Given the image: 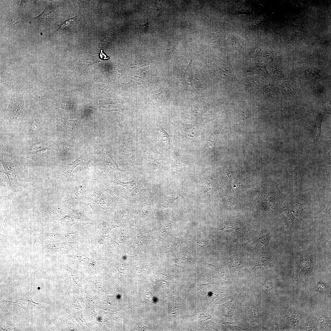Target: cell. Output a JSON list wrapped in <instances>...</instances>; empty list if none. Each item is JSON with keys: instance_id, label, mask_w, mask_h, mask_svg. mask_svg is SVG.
Listing matches in <instances>:
<instances>
[{"instance_id": "cell-1", "label": "cell", "mask_w": 331, "mask_h": 331, "mask_svg": "<svg viewBox=\"0 0 331 331\" xmlns=\"http://www.w3.org/2000/svg\"><path fill=\"white\" fill-rule=\"evenodd\" d=\"M25 91L13 93L11 96L7 110L13 123H18L20 120L21 113L24 108L23 95Z\"/></svg>"}, {"instance_id": "cell-2", "label": "cell", "mask_w": 331, "mask_h": 331, "mask_svg": "<svg viewBox=\"0 0 331 331\" xmlns=\"http://www.w3.org/2000/svg\"><path fill=\"white\" fill-rule=\"evenodd\" d=\"M4 171L1 172L5 173L7 176L10 182V187L16 188L19 185L20 179L17 169L15 164L11 162L0 160Z\"/></svg>"}, {"instance_id": "cell-3", "label": "cell", "mask_w": 331, "mask_h": 331, "mask_svg": "<svg viewBox=\"0 0 331 331\" xmlns=\"http://www.w3.org/2000/svg\"><path fill=\"white\" fill-rule=\"evenodd\" d=\"M56 118L58 127L64 132L72 135L80 134L81 120H71L66 117Z\"/></svg>"}, {"instance_id": "cell-4", "label": "cell", "mask_w": 331, "mask_h": 331, "mask_svg": "<svg viewBox=\"0 0 331 331\" xmlns=\"http://www.w3.org/2000/svg\"><path fill=\"white\" fill-rule=\"evenodd\" d=\"M90 154L89 149H86L80 157L65 167L63 172V173L67 176H70L73 169L77 166L86 162L89 158Z\"/></svg>"}, {"instance_id": "cell-5", "label": "cell", "mask_w": 331, "mask_h": 331, "mask_svg": "<svg viewBox=\"0 0 331 331\" xmlns=\"http://www.w3.org/2000/svg\"><path fill=\"white\" fill-rule=\"evenodd\" d=\"M204 123L186 124L183 125V130L187 135L191 138L197 136L203 127Z\"/></svg>"}, {"instance_id": "cell-6", "label": "cell", "mask_w": 331, "mask_h": 331, "mask_svg": "<svg viewBox=\"0 0 331 331\" xmlns=\"http://www.w3.org/2000/svg\"><path fill=\"white\" fill-rule=\"evenodd\" d=\"M123 145L122 150V154L124 156H133L132 149L129 135L125 132L123 133Z\"/></svg>"}, {"instance_id": "cell-7", "label": "cell", "mask_w": 331, "mask_h": 331, "mask_svg": "<svg viewBox=\"0 0 331 331\" xmlns=\"http://www.w3.org/2000/svg\"><path fill=\"white\" fill-rule=\"evenodd\" d=\"M271 237L270 233H267L263 234L257 239L258 245L264 251H268L269 249V242Z\"/></svg>"}, {"instance_id": "cell-8", "label": "cell", "mask_w": 331, "mask_h": 331, "mask_svg": "<svg viewBox=\"0 0 331 331\" xmlns=\"http://www.w3.org/2000/svg\"><path fill=\"white\" fill-rule=\"evenodd\" d=\"M112 182L121 185L129 191L135 192L137 191L138 188L134 180L128 182H122L116 178Z\"/></svg>"}, {"instance_id": "cell-9", "label": "cell", "mask_w": 331, "mask_h": 331, "mask_svg": "<svg viewBox=\"0 0 331 331\" xmlns=\"http://www.w3.org/2000/svg\"><path fill=\"white\" fill-rule=\"evenodd\" d=\"M111 149L108 147H106L103 151V155L105 161L110 165L116 169L119 170V168L116 162L113 160L111 155Z\"/></svg>"}, {"instance_id": "cell-10", "label": "cell", "mask_w": 331, "mask_h": 331, "mask_svg": "<svg viewBox=\"0 0 331 331\" xmlns=\"http://www.w3.org/2000/svg\"><path fill=\"white\" fill-rule=\"evenodd\" d=\"M269 258L268 255L264 253L258 255L255 260L253 270L257 267L265 265L267 263Z\"/></svg>"}, {"instance_id": "cell-11", "label": "cell", "mask_w": 331, "mask_h": 331, "mask_svg": "<svg viewBox=\"0 0 331 331\" xmlns=\"http://www.w3.org/2000/svg\"><path fill=\"white\" fill-rule=\"evenodd\" d=\"M40 121L39 119L33 120L28 127V132L30 135H33L37 133L40 130Z\"/></svg>"}, {"instance_id": "cell-12", "label": "cell", "mask_w": 331, "mask_h": 331, "mask_svg": "<svg viewBox=\"0 0 331 331\" xmlns=\"http://www.w3.org/2000/svg\"><path fill=\"white\" fill-rule=\"evenodd\" d=\"M322 116L319 115L317 117L314 127V140L316 141L320 136L321 130Z\"/></svg>"}, {"instance_id": "cell-13", "label": "cell", "mask_w": 331, "mask_h": 331, "mask_svg": "<svg viewBox=\"0 0 331 331\" xmlns=\"http://www.w3.org/2000/svg\"><path fill=\"white\" fill-rule=\"evenodd\" d=\"M54 143L57 146L58 150L61 153H67L70 150V146L65 142L57 140Z\"/></svg>"}, {"instance_id": "cell-14", "label": "cell", "mask_w": 331, "mask_h": 331, "mask_svg": "<svg viewBox=\"0 0 331 331\" xmlns=\"http://www.w3.org/2000/svg\"><path fill=\"white\" fill-rule=\"evenodd\" d=\"M232 266L237 271H239L243 266L242 261L240 257L235 256L230 258Z\"/></svg>"}, {"instance_id": "cell-15", "label": "cell", "mask_w": 331, "mask_h": 331, "mask_svg": "<svg viewBox=\"0 0 331 331\" xmlns=\"http://www.w3.org/2000/svg\"><path fill=\"white\" fill-rule=\"evenodd\" d=\"M158 130L162 141L165 143L169 145L170 139L168 134L160 127H158Z\"/></svg>"}, {"instance_id": "cell-16", "label": "cell", "mask_w": 331, "mask_h": 331, "mask_svg": "<svg viewBox=\"0 0 331 331\" xmlns=\"http://www.w3.org/2000/svg\"><path fill=\"white\" fill-rule=\"evenodd\" d=\"M76 16L71 18L64 21L61 25L60 28L62 29H67L74 25L76 22Z\"/></svg>"}, {"instance_id": "cell-17", "label": "cell", "mask_w": 331, "mask_h": 331, "mask_svg": "<svg viewBox=\"0 0 331 331\" xmlns=\"http://www.w3.org/2000/svg\"><path fill=\"white\" fill-rule=\"evenodd\" d=\"M245 315L248 317L251 318H258L260 315V312L257 310L252 309L247 311Z\"/></svg>"}, {"instance_id": "cell-18", "label": "cell", "mask_w": 331, "mask_h": 331, "mask_svg": "<svg viewBox=\"0 0 331 331\" xmlns=\"http://www.w3.org/2000/svg\"><path fill=\"white\" fill-rule=\"evenodd\" d=\"M216 141V136L215 134H212L210 137L208 142V148L213 150L215 147V145Z\"/></svg>"}, {"instance_id": "cell-19", "label": "cell", "mask_w": 331, "mask_h": 331, "mask_svg": "<svg viewBox=\"0 0 331 331\" xmlns=\"http://www.w3.org/2000/svg\"><path fill=\"white\" fill-rule=\"evenodd\" d=\"M214 267L216 272L224 280H226L228 279V276L226 272L221 268H220L212 265L209 264Z\"/></svg>"}, {"instance_id": "cell-20", "label": "cell", "mask_w": 331, "mask_h": 331, "mask_svg": "<svg viewBox=\"0 0 331 331\" xmlns=\"http://www.w3.org/2000/svg\"><path fill=\"white\" fill-rule=\"evenodd\" d=\"M257 288L259 291L265 292L270 291L272 289V286L267 284H263L257 286Z\"/></svg>"}, {"instance_id": "cell-21", "label": "cell", "mask_w": 331, "mask_h": 331, "mask_svg": "<svg viewBox=\"0 0 331 331\" xmlns=\"http://www.w3.org/2000/svg\"><path fill=\"white\" fill-rule=\"evenodd\" d=\"M249 114V113L248 111L246 110H243L240 112V113L238 114V118H239L240 120H241V121H244L248 118Z\"/></svg>"}, {"instance_id": "cell-22", "label": "cell", "mask_w": 331, "mask_h": 331, "mask_svg": "<svg viewBox=\"0 0 331 331\" xmlns=\"http://www.w3.org/2000/svg\"><path fill=\"white\" fill-rule=\"evenodd\" d=\"M208 243V241H203L199 242L196 243V245L198 247H202L206 245Z\"/></svg>"}, {"instance_id": "cell-23", "label": "cell", "mask_w": 331, "mask_h": 331, "mask_svg": "<svg viewBox=\"0 0 331 331\" xmlns=\"http://www.w3.org/2000/svg\"><path fill=\"white\" fill-rule=\"evenodd\" d=\"M100 57L102 58V59H108V57L106 55H105L102 52V50H101V52L100 55Z\"/></svg>"}]
</instances>
